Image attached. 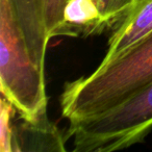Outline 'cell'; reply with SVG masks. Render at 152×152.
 I'll use <instances>...</instances> for the list:
<instances>
[{"label":"cell","mask_w":152,"mask_h":152,"mask_svg":"<svg viewBox=\"0 0 152 152\" xmlns=\"http://www.w3.org/2000/svg\"><path fill=\"white\" fill-rule=\"evenodd\" d=\"M18 114L15 106L4 97L0 99V152H17L15 123L13 119Z\"/></svg>","instance_id":"obj_8"},{"label":"cell","mask_w":152,"mask_h":152,"mask_svg":"<svg viewBox=\"0 0 152 152\" xmlns=\"http://www.w3.org/2000/svg\"><path fill=\"white\" fill-rule=\"evenodd\" d=\"M152 129V81L121 103L69 122L75 152H112L142 143Z\"/></svg>","instance_id":"obj_3"},{"label":"cell","mask_w":152,"mask_h":152,"mask_svg":"<svg viewBox=\"0 0 152 152\" xmlns=\"http://www.w3.org/2000/svg\"><path fill=\"white\" fill-rule=\"evenodd\" d=\"M100 13L106 20L110 28L115 27L117 23L126 15L132 7L134 0H94Z\"/></svg>","instance_id":"obj_9"},{"label":"cell","mask_w":152,"mask_h":152,"mask_svg":"<svg viewBox=\"0 0 152 152\" xmlns=\"http://www.w3.org/2000/svg\"><path fill=\"white\" fill-rule=\"evenodd\" d=\"M44 68L29 53L9 2L0 0V91L31 123L47 118Z\"/></svg>","instance_id":"obj_2"},{"label":"cell","mask_w":152,"mask_h":152,"mask_svg":"<svg viewBox=\"0 0 152 152\" xmlns=\"http://www.w3.org/2000/svg\"><path fill=\"white\" fill-rule=\"evenodd\" d=\"M15 137L17 152L66 151L65 142L68 140L48 118L38 123L21 119L20 124H15Z\"/></svg>","instance_id":"obj_7"},{"label":"cell","mask_w":152,"mask_h":152,"mask_svg":"<svg viewBox=\"0 0 152 152\" xmlns=\"http://www.w3.org/2000/svg\"><path fill=\"white\" fill-rule=\"evenodd\" d=\"M152 81V32L88 76L66 83L61 116L69 122L95 116Z\"/></svg>","instance_id":"obj_1"},{"label":"cell","mask_w":152,"mask_h":152,"mask_svg":"<svg viewBox=\"0 0 152 152\" xmlns=\"http://www.w3.org/2000/svg\"><path fill=\"white\" fill-rule=\"evenodd\" d=\"M29 53L45 67V56L53 32L63 21L68 0H7Z\"/></svg>","instance_id":"obj_4"},{"label":"cell","mask_w":152,"mask_h":152,"mask_svg":"<svg viewBox=\"0 0 152 152\" xmlns=\"http://www.w3.org/2000/svg\"><path fill=\"white\" fill-rule=\"evenodd\" d=\"M107 29L110 26L94 0H68L64 9L63 21L54 30L53 37L87 38Z\"/></svg>","instance_id":"obj_6"},{"label":"cell","mask_w":152,"mask_h":152,"mask_svg":"<svg viewBox=\"0 0 152 152\" xmlns=\"http://www.w3.org/2000/svg\"><path fill=\"white\" fill-rule=\"evenodd\" d=\"M152 32V0H134L126 15L115 25L108 48L99 65H105Z\"/></svg>","instance_id":"obj_5"}]
</instances>
